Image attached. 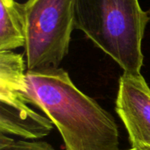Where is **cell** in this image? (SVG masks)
I'll return each mask as SVG.
<instances>
[{"label":"cell","instance_id":"6da1fadb","mask_svg":"<svg viewBox=\"0 0 150 150\" xmlns=\"http://www.w3.org/2000/svg\"><path fill=\"white\" fill-rule=\"evenodd\" d=\"M26 99L60 131L66 150H120L113 117L82 92L63 69L26 72Z\"/></svg>","mask_w":150,"mask_h":150},{"label":"cell","instance_id":"7a4b0ae2","mask_svg":"<svg viewBox=\"0 0 150 150\" xmlns=\"http://www.w3.org/2000/svg\"><path fill=\"white\" fill-rule=\"evenodd\" d=\"M75 28L126 73L141 74L142 40L150 19L139 0H74Z\"/></svg>","mask_w":150,"mask_h":150},{"label":"cell","instance_id":"3957f363","mask_svg":"<svg viewBox=\"0 0 150 150\" xmlns=\"http://www.w3.org/2000/svg\"><path fill=\"white\" fill-rule=\"evenodd\" d=\"M23 11L27 70L58 69L75 28L74 0H27Z\"/></svg>","mask_w":150,"mask_h":150},{"label":"cell","instance_id":"277c9868","mask_svg":"<svg viewBox=\"0 0 150 150\" xmlns=\"http://www.w3.org/2000/svg\"><path fill=\"white\" fill-rule=\"evenodd\" d=\"M116 112L132 148L140 144L150 147V88L142 74L124 72L120 76Z\"/></svg>","mask_w":150,"mask_h":150},{"label":"cell","instance_id":"5b68a950","mask_svg":"<svg viewBox=\"0 0 150 150\" xmlns=\"http://www.w3.org/2000/svg\"><path fill=\"white\" fill-rule=\"evenodd\" d=\"M53 122L28 107L24 101H0V132L26 139H39L49 134Z\"/></svg>","mask_w":150,"mask_h":150},{"label":"cell","instance_id":"8992f818","mask_svg":"<svg viewBox=\"0 0 150 150\" xmlns=\"http://www.w3.org/2000/svg\"><path fill=\"white\" fill-rule=\"evenodd\" d=\"M0 51L25 47L23 4L14 0H0Z\"/></svg>","mask_w":150,"mask_h":150},{"label":"cell","instance_id":"52a82bcc","mask_svg":"<svg viewBox=\"0 0 150 150\" xmlns=\"http://www.w3.org/2000/svg\"><path fill=\"white\" fill-rule=\"evenodd\" d=\"M26 73L23 55L0 51V96L26 95Z\"/></svg>","mask_w":150,"mask_h":150},{"label":"cell","instance_id":"ba28073f","mask_svg":"<svg viewBox=\"0 0 150 150\" xmlns=\"http://www.w3.org/2000/svg\"><path fill=\"white\" fill-rule=\"evenodd\" d=\"M0 150H54L47 142L14 141L1 134Z\"/></svg>","mask_w":150,"mask_h":150},{"label":"cell","instance_id":"9c48e42d","mask_svg":"<svg viewBox=\"0 0 150 150\" xmlns=\"http://www.w3.org/2000/svg\"><path fill=\"white\" fill-rule=\"evenodd\" d=\"M134 148H135L137 150H150L149 146H148V145H143V144L137 145V146H135V147H134Z\"/></svg>","mask_w":150,"mask_h":150},{"label":"cell","instance_id":"30bf717a","mask_svg":"<svg viewBox=\"0 0 150 150\" xmlns=\"http://www.w3.org/2000/svg\"><path fill=\"white\" fill-rule=\"evenodd\" d=\"M129 150H137V149H135V148H132V149H129Z\"/></svg>","mask_w":150,"mask_h":150}]
</instances>
